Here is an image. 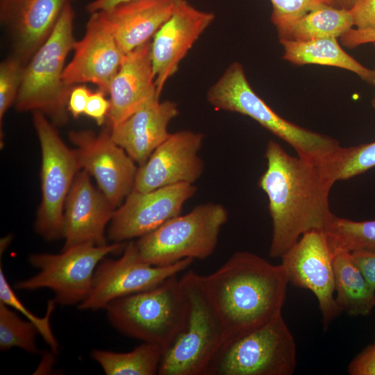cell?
<instances>
[{
  "instance_id": "obj_1",
  "label": "cell",
  "mask_w": 375,
  "mask_h": 375,
  "mask_svg": "<svg viewBox=\"0 0 375 375\" xmlns=\"http://www.w3.org/2000/svg\"><path fill=\"white\" fill-rule=\"evenodd\" d=\"M265 157L258 185L268 197L272 222L269 256L281 258L303 234L324 230L335 216L329 206L335 182L324 163L292 156L274 140L268 142Z\"/></svg>"
},
{
  "instance_id": "obj_2",
  "label": "cell",
  "mask_w": 375,
  "mask_h": 375,
  "mask_svg": "<svg viewBox=\"0 0 375 375\" xmlns=\"http://www.w3.org/2000/svg\"><path fill=\"white\" fill-rule=\"evenodd\" d=\"M192 275L219 322L223 342L282 315L289 283L281 264L239 251L212 273Z\"/></svg>"
},
{
  "instance_id": "obj_3",
  "label": "cell",
  "mask_w": 375,
  "mask_h": 375,
  "mask_svg": "<svg viewBox=\"0 0 375 375\" xmlns=\"http://www.w3.org/2000/svg\"><path fill=\"white\" fill-rule=\"evenodd\" d=\"M75 12L72 3L63 10L53 31L24 65L15 102L19 112L38 111L54 125L68 120L67 103L73 87L63 81L65 60L73 51Z\"/></svg>"
},
{
  "instance_id": "obj_4",
  "label": "cell",
  "mask_w": 375,
  "mask_h": 375,
  "mask_svg": "<svg viewBox=\"0 0 375 375\" xmlns=\"http://www.w3.org/2000/svg\"><path fill=\"white\" fill-rule=\"evenodd\" d=\"M105 310L117 331L165 351L185 324L189 299L175 274L154 288L113 300Z\"/></svg>"
},
{
  "instance_id": "obj_5",
  "label": "cell",
  "mask_w": 375,
  "mask_h": 375,
  "mask_svg": "<svg viewBox=\"0 0 375 375\" xmlns=\"http://www.w3.org/2000/svg\"><path fill=\"white\" fill-rule=\"evenodd\" d=\"M210 105L217 110L248 116L290 144L303 159L324 163L340 147L334 138L284 119L253 90L242 64H231L208 90Z\"/></svg>"
},
{
  "instance_id": "obj_6",
  "label": "cell",
  "mask_w": 375,
  "mask_h": 375,
  "mask_svg": "<svg viewBox=\"0 0 375 375\" xmlns=\"http://www.w3.org/2000/svg\"><path fill=\"white\" fill-rule=\"evenodd\" d=\"M228 219V210L221 203L197 205L134 240L138 255L154 266L169 265L185 258H207L214 253Z\"/></svg>"
},
{
  "instance_id": "obj_7",
  "label": "cell",
  "mask_w": 375,
  "mask_h": 375,
  "mask_svg": "<svg viewBox=\"0 0 375 375\" xmlns=\"http://www.w3.org/2000/svg\"><path fill=\"white\" fill-rule=\"evenodd\" d=\"M296 366L294 338L281 315L223 342L206 375H292Z\"/></svg>"
},
{
  "instance_id": "obj_8",
  "label": "cell",
  "mask_w": 375,
  "mask_h": 375,
  "mask_svg": "<svg viewBox=\"0 0 375 375\" xmlns=\"http://www.w3.org/2000/svg\"><path fill=\"white\" fill-rule=\"evenodd\" d=\"M126 244H83L62 249L57 254L32 253L28 256V262L38 272L16 282L14 288L19 290L47 288L54 293L56 303L79 305L90 292L99 263L108 254L124 250Z\"/></svg>"
},
{
  "instance_id": "obj_9",
  "label": "cell",
  "mask_w": 375,
  "mask_h": 375,
  "mask_svg": "<svg viewBox=\"0 0 375 375\" xmlns=\"http://www.w3.org/2000/svg\"><path fill=\"white\" fill-rule=\"evenodd\" d=\"M33 123L42 154V199L34 227L44 239L53 241L62 238L65 201L76 176L82 169L76 149L67 147L43 113L33 112Z\"/></svg>"
},
{
  "instance_id": "obj_10",
  "label": "cell",
  "mask_w": 375,
  "mask_h": 375,
  "mask_svg": "<svg viewBox=\"0 0 375 375\" xmlns=\"http://www.w3.org/2000/svg\"><path fill=\"white\" fill-rule=\"evenodd\" d=\"M181 280L188 297L189 311L183 327L163 352L158 374L206 375L223 342V331L192 271Z\"/></svg>"
},
{
  "instance_id": "obj_11",
  "label": "cell",
  "mask_w": 375,
  "mask_h": 375,
  "mask_svg": "<svg viewBox=\"0 0 375 375\" xmlns=\"http://www.w3.org/2000/svg\"><path fill=\"white\" fill-rule=\"evenodd\" d=\"M194 260L185 258L169 265H151L140 259L134 240H131L126 244L119 258H105L99 263L90 292L78 305V308L80 310L105 309L116 299L157 286L169 277L185 270Z\"/></svg>"
},
{
  "instance_id": "obj_12",
  "label": "cell",
  "mask_w": 375,
  "mask_h": 375,
  "mask_svg": "<svg viewBox=\"0 0 375 375\" xmlns=\"http://www.w3.org/2000/svg\"><path fill=\"white\" fill-rule=\"evenodd\" d=\"M288 283L311 291L317 299L323 328L342 311L335 301L333 253L324 230L303 234L281 258Z\"/></svg>"
},
{
  "instance_id": "obj_13",
  "label": "cell",
  "mask_w": 375,
  "mask_h": 375,
  "mask_svg": "<svg viewBox=\"0 0 375 375\" xmlns=\"http://www.w3.org/2000/svg\"><path fill=\"white\" fill-rule=\"evenodd\" d=\"M81 169L92 176L116 209L133 191L138 167L124 149L112 139L110 128L99 134L92 130L71 131Z\"/></svg>"
},
{
  "instance_id": "obj_14",
  "label": "cell",
  "mask_w": 375,
  "mask_h": 375,
  "mask_svg": "<svg viewBox=\"0 0 375 375\" xmlns=\"http://www.w3.org/2000/svg\"><path fill=\"white\" fill-rule=\"evenodd\" d=\"M194 184L178 183L149 192L133 190L115 209L107 229L113 242L139 238L181 215L184 203L197 192Z\"/></svg>"
},
{
  "instance_id": "obj_15",
  "label": "cell",
  "mask_w": 375,
  "mask_h": 375,
  "mask_svg": "<svg viewBox=\"0 0 375 375\" xmlns=\"http://www.w3.org/2000/svg\"><path fill=\"white\" fill-rule=\"evenodd\" d=\"M73 51V57L64 69L65 83L74 87L90 83L108 93L126 53L101 12L90 14L85 35L75 42Z\"/></svg>"
},
{
  "instance_id": "obj_16",
  "label": "cell",
  "mask_w": 375,
  "mask_h": 375,
  "mask_svg": "<svg viewBox=\"0 0 375 375\" xmlns=\"http://www.w3.org/2000/svg\"><path fill=\"white\" fill-rule=\"evenodd\" d=\"M203 140V133L190 130L170 133L138 167L133 190L146 192L178 183L194 184L204 172L199 156Z\"/></svg>"
},
{
  "instance_id": "obj_17",
  "label": "cell",
  "mask_w": 375,
  "mask_h": 375,
  "mask_svg": "<svg viewBox=\"0 0 375 375\" xmlns=\"http://www.w3.org/2000/svg\"><path fill=\"white\" fill-rule=\"evenodd\" d=\"M215 17L213 12L200 10L186 0L178 1L173 13L151 42L152 69L159 97L167 80Z\"/></svg>"
},
{
  "instance_id": "obj_18",
  "label": "cell",
  "mask_w": 375,
  "mask_h": 375,
  "mask_svg": "<svg viewBox=\"0 0 375 375\" xmlns=\"http://www.w3.org/2000/svg\"><path fill=\"white\" fill-rule=\"evenodd\" d=\"M115 210L103 192L92 183L90 174L81 170L65 203L62 249L83 244H108L107 229Z\"/></svg>"
},
{
  "instance_id": "obj_19",
  "label": "cell",
  "mask_w": 375,
  "mask_h": 375,
  "mask_svg": "<svg viewBox=\"0 0 375 375\" xmlns=\"http://www.w3.org/2000/svg\"><path fill=\"white\" fill-rule=\"evenodd\" d=\"M74 1H0V21L10 37L12 56L26 65L49 37L66 6Z\"/></svg>"
},
{
  "instance_id": "obj_20",
  "label": "cell",
  "mask_w": 375,
  "mask_h": 375,
  "mask_svg": "<svg viewBox=\"0 0 375 375\" xmlns=\"http://www.w3.org/2000/svg\"><path fill=\"white\" fill-rule=\"evenodd\" d=\"M108 93L110 128L123 122L149 101L160 99L152 69L151 41L126 53Z\"/></svg>"
},
{
  "instance_id": "obj_21",
  "label": "cell",
  "mask_w": 375,
  "mask_h": 375,
  "mask_svg": "<svg viewBox=\"0 0 375 375\" xmlns=\"http://www.w3.org/2000/svg\"><path fill=\"white\" fill-rule=\"evenodd\" d=\"M178 113L176 102L154 99L110 128L111 138L138 166H142L169 137L168 125Z\"/></svg>"
},
{
  "instance_id": "obj_22",
  "label": "cell",
  "mask_w": 375,
  "mask_h": 375,
  "mask_svg": "<svg viewBox=\"0 0 375 375\" xmlns=\"http://www.w3.org/2000/svg\"><path fill=\"white\" fill-rule=\"evenodd\" d=\"M178 0H133L100 10L124 53L149 42Z\"/></svg>"
},
{
  "instance_id": "obj_23",
  "label": "cell",
  "mask_w": 375,
  "mask_h": 375,
  "mask_svg": "<svg viewBox=\"0 0 375 375\" xmlns=\"http://www.w3.org/2000/svg\"><path fill=\"white\" fill-rule=\"evenodd\" d=\"M283 47V58L297 65H319L342 68L357 74L375 86V70L367 68L346 53L336 38L306 42L279 40Z\"/></svg>"
},
{
  "instance_id": "obj_24",
  "label": "cell",
  "mask_w": 375,
  "mask_h": 375,
  "mask_svg": "<svg viewBox=\"0 0 375 375\" xmlns=\"http://www.w3.org/2000/svg\"><path fill=\"white\" fill-rule=\"evenodd\" d=\"M335 301L350 316H367L375 307V290L353 262L351 253L338 252L333 258Z\"/></svg>"
},
{
  "instance_id": "obj_25",
  "label": "cell",
  "mask_w": 375,
  "mask_h": 375,
  "mask_svg": "<svg viewBox=\"0 0 375 375\" xmlns=\"http://www.w3.org/2000/svg\"><path fill=\"white\" fill-rule=\"evenodd\" d=\"M353 26L351 10L325 6L308 12L277 33L279 40L306 42L340 38Z\"/></svg>"
},
{
  "instance_id": "obj_26",
  "label": "cell",
  "mask_w": 375,
  "mask_h": 375,
  "mask_svg": "<svg viewBox=\"0 0 375 375\" xmlns=\"http://www.w3.org/2000/svg\"><path fill=\"white\" fill-rule=\"evenodd\" d=\"M163 352L156 344L142 342L125 353L94 349L91 358L107 375H155L158 374Z\"/></svg>"
},
{
  "instance_id": "obj_27",
  "label": "cell",
  "mask_w": 375,
  "mask_h": 375,
  "mask_svg": "<svg viewBox=\"0 0 375 375\" xmlns=\"http://www.w3.org/2000/svg\"><path fill=\"white\" fill-rule=\"evenodd\" d=\"M324 231L333 254L375 251V219L354 221L335 215Z\"/></svg>"
},
{
  "instance_id": "obj_28",
  "label": "cell",
  "mask_w": 375,
  "mask_h": 375,
  "mask_svg": "<svg viewBox=\"0 0 375 375\" xmlns=\"http://www.w3.org/2000/svg\"><path fill=\"white\" fill-rule=\"evenodd\" d=\"M324 166L335 183L364 173L375 167V142L350 147L340 146Z\"/></svg>"
},
{
  "instance_id": "obj_29",
  "label": "cell",
  "mask_w": 375,
  "mask_h": 375,
  "mask_svg": "<svg viewBox=\"0 0 375 375\" xmlns=\"http://www.w3.org/2000/svg\"><path fill=\"white\" fill-rule=\"evenodd\" d=\"M9 307L0 301L1 351L18 347L30 353H39L40 350L36 344V337L40 334L38 327L31 321L22 319Z\"/></svg>"
},
{
  "instance_id": "obj_30",
  "label": "cell",
  "mask_w": 375,
  "mask_h": 375,
  "mask_svg": "<svg viewBox=\"0 0 375 375\" xmlns=\"http://www.w3.org/2000/svg\"><path fill=\"white\" fill-rule=\"evenodd\" d=\"M0 301L8 306L18 310L24 315L28 320L33 322L38 328L40 334L49 346L53 353H57L59 350L58 342L53 333L50 326V316L53 310L55 304L54 299L48 303L45 316L42 318L34 315L29 311L17 297L12 288L8 283L4 274L3 268L0 267Z\"/></svg>"
},
{
  "instance_id": "obj_31",
  "label": "cell",
  "mask_w": 375,
  "mask_h": 375,
  "mask_svg": "<svg viewBox=\"0 0 375 375\" xmlns=\"http://www.w3.org/2000/svg\"><path fill=\"white\" fill-rule=\"evenodd\" d=\"M24 64L14 56L0 64V122L8 109L15 104L23 76Z\"/></svg>"
},
{
  "instance_id": "obj_32",
  "label": "cell",
  "mask_w": 375,
  "mask_h": 375,
  "mask_svg": "<svg viewBox=\"0 0 375 375\" xmlns=\"http://www.w3.org/2000/svg\"><path fill=\"white\" fill-rule=\"evenodd\" d=\"M272 5L271 22L277 31L308 12L325 6H332V0H270Z\"/></svg>"
},
{
  "instance_id": "obj_33",
  "label": "cell",
  "mask_w": 375,
  "mask_h": 375,
  "mask_svg": "<svg viewBox=\"0 0 375 375\" xmlns=\"http://www.w3.org/2000/svg\"><path fill=\"white\" fill-rule=\"evenodd\" d=\"M350 375H375V338L348 365Z\"/></svg>"
},
{
  "instance_id": "obj_34",
  "label": "cell",
  "mask_w": 375,
  "mask_h": 375,
  "mask_svg": "<svg viewBox=\"0 0 375 375\" xmlns=\"http://www.w3.org/2000/svg\"><path fill=\"white\" fill-rule=\"evenodd\" d=\"M105 95L106 93L99 90L92 92L84 112L99 126L104 124L110 106V101Z\"/></svg>"
},
{
  "instance_id": "obj_35",
  "label": "cell",
  "mask_w": 375,
  "mask_h": 375,
  "mask_svg": "<svg viewBox=\"0 0 375 375\" xmlns=\"http://www.w3.org/2000/svg\"><path fill=\"white\" fill-rule=\"evenodd\" d=\"M351 11L356 28H375V0H362Z\"/></svg>"
},
{
  "instance_id": "obj_36",
  "label": "cell",
  "mask_w": 375,
  "mask_h": 375,
  "mask_svg": "<svg viewBox=\"0 0 375 375\" xmlns=\"http://www.w3.org/2000/svg\"><path fill=\"white\" fill-rule=\"evenodd\" d=\"M353 262L375 290V251L358 250L351 252Z\"/></svg>"
},
{
  "instance_id": "obj_37",
  "label": "cell",
  "mask_w": 375,
  "mask_h": 375,
  "mask_svg": "<svg viewBox=\"0 0 375 375\" xmlns=\"http://www.w3.org/2000/svg\"><path fill=\"white\" fill-rule=\"evenodd\" d=\"M92 91L83 85L73 87L68 100L67 110L74 118L84 114Z\"/></svg>"
},
{
  "instance_id": "obj_38",
  "label": "cell",
  "mask_w": 375,
  "mask_h": 375,
  "mask_svg": "<svg viewBox=\"0 0 375 375\" xmlns=\"http://www.w3.org/2000/svg\"><path fill=\"white\" fill-rule=\"evenodd\" d=\"M342 45L353 49L360 45L375 42V28L359 29L351 28L340 38Z\"/></svg>"
},
{
  "instance_id": "obj_39",
  "label": "cell",
  "mask_w": 375,
  "mask_h": 375,
  "mask_svg": "<svg viewBox=\"0 0 375 375\" xmlns=\"http://www.w3.org/2000/svg\"><path fill=\"white\" fill-rule=\"evenodd\" d=\"M133 0H93L85 6L86 10L90 14L94 12L109 9L119 3Z\"/></svg>"
},
{
  "instance_id": "obj_40",
  "label": "cell",
  "mask_w": 375,
  "mask_h": 375,
  "mask_svg": "<svg viewBox=\"0 0 375 375\" xmlns=\"http://www.w3.org/2000/svg\"><path fill=\"white\" fill-rule=\"evenodd\" d=\"M362 0H332V6L338 8L351 10Z\"/></svg>"
},
{
  "instance_id": "obj_41",
  "label": "cell",
  "mask_w": 375,
  "mask_h": 375,
  "mask_svg": "<svg viewBox=\"0 0 375 375\" xmlns=\"http://www.w3.org/2000/svg\"><path fill=\"white\" fill-rule=\"evenodd\" d=\"M373 44H374V47L375 48V42L373 43ZM372 105L375 108V95H374V98H373V99L372 101Z\"/></svg>"
},
{
  "instance_id": "obj_42",
  "label": "cell",
  "mask_w": 375,
  "mask_h": 375,
  "mask_svg": "<svg viewBox=\"0 0 375 375\" xmlns=\"http://www.w3.org/2000/svg\"><path fill=\"white\" fill-rule=\"evenodd\" d=\"M0 1H3V0H0Z\"/></svg>"
}]
</instances>
